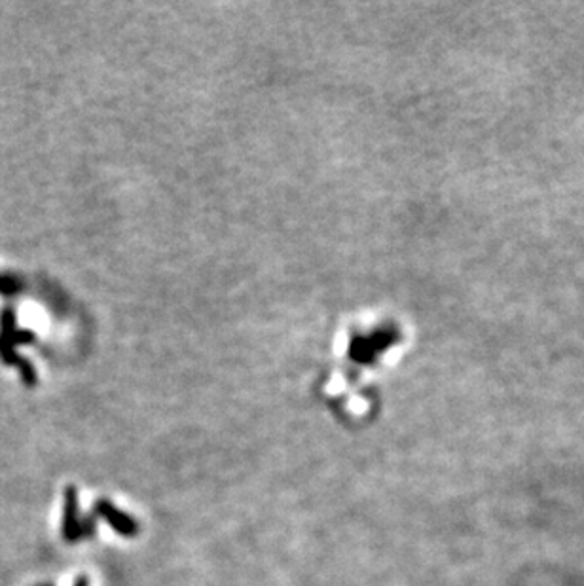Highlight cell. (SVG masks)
<instances>
[{
	"instance_id": "6da1fadb",
	"label": "cell",
	"mask_w": 584,
	"mask_h": 586,
	"mask_svg": "<svg viewBox=\"0 0 584 586\" xmlns=\"http://www.w3.org/2000/svg\"><path fill=\"white\" fill-rule=\"evenodd\" d=\"M88 524H82L78 520V491L74 486H69L64 490V510H63V537L67 541H78L86 537Z\"/></svg>"
},
{
	"instance_id": "7a4b0ae2",
	"label": "cell",
	"mask_w": 584,
	"mask_h": 586,
	"mask_svg": "<svg viewBox=\"0 0 584 586\" xmlns=\"http://www.w3.org/2000/svg\"><path fill=\"white\" fill-rule=\"evenodd\" d=\"M97 512L116 529V533H120V535L123 537H133L137 533V524L133 522L128 514L120 512V510L116 509L112 503H109V501L101 499V501L97 503Z\"/></svg>"
},
{
	"instance_id": "3957f363",
	"label": "cell",
	"mask_w": 584,
	"mask_h": 586,
	"mask_svg": "<svg viewBox=\"0 0 584 586\" xmlns=\"http://www.w3.org/2000/svg\"><path fill=\"white\" fill-rule=\"evenodd\" d=\"M74 586H88V579H86V577H80V579L74 582Z\"/></svg>"
}]
</instances>
